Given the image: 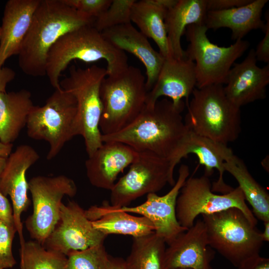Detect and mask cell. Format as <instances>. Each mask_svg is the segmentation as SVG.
I'll list each match as a JSON object with an SVG mask.
<instances>
[{
  "mask_svg": "<svg viewBox=\"0 0 269 269\" xmlns=\"http://www.w3.org/2000/svg\"><path fill=\"white\" fill-rule=\"evenodd\" d=\"M184 108L163 98L152 106H145L137 117L120 131L102 135L103 142L117 141L136 151H149L168 159L174 170L180 161L189 131L181 114Z\"/></svg>",
  "mask_w": 269,
  "mask_h": 269,
  "instance_id": "6da1fadb",
  "label": "cell"
},
{
  "mask_svg": "<svg viewBox=\"0 0 269 269\" xmlns=\"http://www.w3.org/2000/svg\"><path fill=\"white\" fill-rule=\"evenodd\" d=\"M95 19L61 0H40L18 54L22 71L33 77L46 75V61L51 47L67 33L93 25Z\"/></svg>",
  "mask_w": 269,
  "mask_h": 269,
  "instance_id": "7a4b0ae2",
  "label": "cell"
},
{
  "mask_svg": "<svg viewBox=\"0 0 269 269\" xmlns=\"http://www.w3.org/2000/svg\"><path fill=\"white\" fill-rule=\"evenodd\" d=\"M76 59L86 63L105 60L107 76L119 73L129 66L125 52L110 44L93 25L84 26L61 36L48 53L46 75L54 88L60 87L61 73Z\"/></svg>",
  "mask_w": 269,
  "mask_h": 269,
  "instance_id": "3957f363",
  "label": "cell"
},
{
  "mask_svg": "<svg viewBox=\"0 0 269 269\" xmlns=\"http://www.w3.org/2000/svg\"><path fill=\"white\" fill-rule=\"evenodd\" d=\"M184 123L192 132L227 144L241 131L240 108L228 98L222 85L195 88Z\"/></svg>",
  "mask_w": 269,
  "mask_h": 269,
  "instance_id": "277c9868",
  "label": "cell"
},
{
  "mask_svg": "<svg viewBox=\"0 0 269 269\" xmlns=\"http://www.w3.org/2000/svg\"><path fill=\"white\" fill-rule=\"evenodd\" d=\"M146 79L133 66L108 75L100 87L102 112L99 128L102 135L117 133L131 124L145 106Z\"/></svg>",
  "mask_w": 269,
  "mask_h": 269,
  "instance_id": "5b68a950",
  "label": "cell"
},
{
  "mask_svg": "<svg viewBox=\"0 0 269 269\" xmlns=\"http://www.w3.org/2000/svg\"><path fill=\"white\" fill-rule=\"evenodd\" d=\"M209 245L238 267L260 255L264 241L259 231L239 209L202 215Z\"/></svg>",
  "mask_w": 269,
  "mask_h": 269,
  "instance_id": "8992f818",
  "label": "cell"
},
{
  "mask_svg": "<svg viewBox=\"0 0 269 269\" xmlns=\"http://www.w3.org/2000/svg\"><path fill=\"white\" fill-rule=\"evenodd\" d=\"M107 75L106 68L96 65L86 68L72 65L69 75L59 83L60 87L76 100L79 135L84 139L88 156L103 143L99 128L103 109L100 87Z\"/></svg>",
  "mask_w": 269,
  "mask_h": 269,
  "instance_id": "52a82bcc",
  "label": "cell"
},
{
  "mask_svg": "<svg viewBox=\"0 0 269 269\" xmlns=\"http://www.w3.org/2000/svg\"><path fill=\"white\" fill-rule=\"evenodd\" d=\"M26 127L29 137L48 143L46 158L52 159L66 142L79 135L75 97L61 87L55 89L43 106H34Z\"/></svg>",
  "mask_w": 269,
  "mask_h": 269,
  "instance_id": "ba28073f",
  "label": "cell"
},
{
  "mask_svg": "<svg viewBox=\"0 0 269 269\" xmlns=\"http://www.w3.org/2000/svg\"><path fill=\"white\" fill-rule=\"evenodd\" d=\"M208 30L205 24H192L184 33L189 42L185 55L195 63L197 88L226 84L232 65L250 46L243 39L228 47L219 46L210 41Z\"/></svg>",
  "mask_w": 269,
  "mask_h": 269,
  "instance_id": "9c48e42d",
  "label": "cell"
},
{
  "mask_svg": "<svg viewBox=\"0 0 269 269\" xmlns=\"http://www.w3.org/2000/svg\"><path fill=\"white\" fill-rule=\"evenodd\" d=\"M231 208L240 210L255 227L257 220L248 207L238 186L228 193L217 194L212 190L208 176L190 177L181 187L176 204V215L180 225L188 229L199 215H209Z\"/></svg>",
  "mask_w": 269,
  "mask_h": 269,
  "instance_id": "30bf717a",
  "label": "cell"
},
{
  "mask_svg": "<svg viewBox=\"0 0 269 269\" xmlns=\"http://www.w3.org/2000/svg\"><path fill=\"white\" fill-rule=\"evenodd\" d=\"M137 152L128 172L110 190L112 206H128L138 198L159 191L167 183L173 186L175 183L168 159L149 151Z\"/></svg>",
  "mask_w": 269,
  "mask_h": 269,
  "instance_id": "8fae6325",
  "label": "cell"
},
{
  "mask_svg": "<svg viewBox=\"0 0 269 269\" xmlns=\"http://www.w3.org/2000/svg\"><path fill=\"white\" fill-rule=\"evenodd\" d=\"M28 182L33 211L25 224L30 237L43 245L59 220L63 198L74 196L77 188L64 175L34 176Z\"/></svg>",
  "mask_w": 269,
  "mask_h": 269,
  "instance_id": "7c38bea8",
  "label": "cell"
},
{
  "mask_svg": "<svg viewBox=\"0 0 269 269\" xmlns=\"http://www.w3.org/2000/svg\"><path fill=\"white\" fill-rule=\"evenodd\" d=\"M107 237L94 227L85 210L69 201L66 205L62 203L59 220L43 246L67 256L72 251L103 244Z\"/></svg>",
  "mask_w": 269,
  "mask_h": 269,
  "instance_id": "4fadbf2b",
  "label": "cell"
},
{
  "mask_svg": "<svg viewBox=\"0 0 269 269\" xmlns=\"http://www.w3.org/2000/svg\"><path fill=\"white\" fill-rule=\"evenodd\" d=\"M189 175L188 166L182 164L179 168L178 178L174 185L165 195L159 196L156 193H149L146 195V200L139 205L117 208L147 218L154 227V233L168 245L188 229L182 227L177 219L176 204L180 190Z\"/></svg>",
  "mask_w": 269,
  "mask_h": 269,
  "instance_id": "5bb4252c",
  "label": "cell"
},
{
  "mask_svg": "<svg viewBox=\"0 0 269 269\" xmlns=\"http://www.w3.org/2000/svg\"><path fill=\"white\" fill-rule=\"evenodd\" d=\"M39 158L38 152L30 145H19L6 158L0 179V191L5 196H9L11 201L14 223L19 235L20 249L23 248L25 242L21 215L29 204L26 173Z\"/></svg>",
  "mask_w": 269,
  "mask_h": 269,
  "instance_id": "9a60e30c",
  "label": "cell"
},
{
  "mask_svg": "<svg viewBox=\"0 0 269 269\" xmlns=\"http://www.w3.org/2000/svg\"><path fill=\"white\" fill-rule=\"evenodd\" d=\"M166 248L165 269H213L214 250L209 245L202 219L181 233Z\"/></svg>",
  "mask_w": 269,
  "mask_h": 269,
  "instance_id": "2e32d148",
  "label": "cell"
},
{
  "mask_svg": "<svg viewBox=\"0 0 269 269\" xmlns=\"http://www.w3.org/2000/svg\"><path fill=\"white\" fill-rule=\"evenodd\" d=\"M196 82L194 61L186 57L166 58L155 83L147 94L145 105L152 106L163 96L170 98L176 107L184 108L183 99L188 105Z\"/></svg>",
  "mask_w": 269,
  "mask_h": 269,
  "instance_id": "e0dca14e",
  "label": "cell"
},
{
  "mask_svg": "<svg viewBox=\"0 0 269 269\" xmlns=\"http://www.w3.org/2000/svg\"><path fill=\"white\" fill-rule=\"evenodd\" d=\"M230 69L224 92L228 98L241 108L266 97L269 84V64L263 67L257 65L255 50L251 49L240 63H235Z\"/></svg>",
  "mask_w": 269,
  "mask_h": 269,
  "instance_id": "ac0fdd59",
  "label": "cell"
},
{
  "mask_svg": "<svg viewBox=\"0 0 269 269\" xmlns=\"http://www.w3.org/2000/svg\"><path fill=\"white\" fill-rule=\"evenodd\" d=\"M137 153L122 142H104L85 162L89 182L96 187L111 190L118 175L131 165Z\"/></svg>",
  "mask_w": 269,
  "mask_h": 269,
  "instance_id": "d6986e66",
  "label": "cell"
},
{
  "mask_svg": "<svg viewBox=\"0 0 269 269\" xmlns=\"http://www.w3.org/2000/svg\"><path fill=\"white\" fill-rule=\"evenodd\" d=\"M101 33L113 46L130 53L143 63L146 71V87L149 91L157 80L165 58L153 48L147 38L131 23L107 29Z\"/></svg>",
  "mask_w": 269,
  "mask_h": 269,
  "instance_id": "ffe728a7",
  "label": "cell"
},
{
  "mask_svg": "<svg viewBox=\"0 0 269 269\" xmlns=\"http://www.w3.org/2000/svg\"><path fill=\"white\" fill-rule=\"evenodd\" d=\"M40 0H9L0 25V67L18 55Z\"/></svg>",
  "mask_w": 269,
  "mask_h": 269,
  "instance_id": "44dd1931",
  "label": "cell"
},
{
  "mask_svg": "<svg viewBox=\"0 0 269 269\" xmlns=\"http://www.w3.org/2000/svg\"><path fill=\"white\" fill-rule=\"evenodd\" d=\"M87 218L95 228L104 235L118 234L137 238L154 232V227L147 218L132 215L112 206L108 201L85 210Z\"/></svg>",
  "mask_w": 269,
  "mask_h": 269,
  "instance_id": "7402d4cb",
  "label": "cell"
},
{
  "mask_svg": "<svg viewBox=\"0 0 269 269\" xmlns=\"http://www.w3.org/2000/svg\"><path fill=\"white\" fill-rule=\"evenodd\" d=\"M268 0H252L238 7L222 10L208 11L205 24L209 29L216 30L228 28L232 31V39L243 38L253 30H263L265 22L262 19V11Z\"/></svg>",
  "mask_w": 269,
  "mask_h": 269,
  "instance_id": "603a6c76",
  "label": "cell"
},
{
  "mask_svg": "<svg viewBox=\"0 0 269 269\" xmlns=\"http://www.w3.org/2000/svg\"><path fill=\"white\" fill-rule=\"evenodd\" d=\"M233 153L227 144L218 142L189 131L186 137L181 153V158L189 154H194L199 159L200 164L205 167V175L209 177L216 169L219 176L213 184L212 190L225 194L233 188L227 185L224 181L225 171L224 164L226 158Z\"/></svg>",
  "mask_w": 269,
  "mask_h": 269,
  "instance_id": "cb8c5ba5",
  "label": "cell"
},
{
  "mask_svg": "<svg viewBox=\"0 0 269 269\" xmlns=\"http://www.w3.org/2000/svg\"><path fill=\"white\" fill-rule=\"evenodd\" d=\"M206 0H178L166 13L165 24L171 57H185L181 38L189 25L205 24L207 12Z\"/></svg>",
  "mask_w": 269,
  "mask_h": 269,
  "instance_id": "d4e9b609",
  "label": "cell"
},
{
  "mask_svg": "<svg viewBox=\"0 0 269 269\" xmlns=\"http://www.w3.org/2000/svg\"><path fill=\"white\" fill-rule=\"evenodd\" d=\"M34 105L31 93L21 89L16 92L0 93V140L12 144L26 126Z\"/></svg>",
  "mask_w": 269,
  "mask_h": 269,
  "instance_id": "484cf974",
  "label": "cell"
},
{
  "mask_svg": "<svg viewBox=\"0 0 269 269\" xmlns=\"http://www.w3.org/2000/svg\"><path fill=\"white\" fill-rule=\"evenodd\" d=\"M167 11L154 0H135L131 11V22L135 24L144 36L154 41L165 59L171 57L165 24Z\"/></svg>",
  "mask_w": 269,
  "mask_h": 269,
  "instance_id": "4316f807",
  "label": "cell"
},
{
  "mask_svg": "<svg viewBox=\"0 0 269 269\" xmlns=\"http://www.w3.org/2000/svg\"><path fill=\"white\" fill-rule=\"evenodd\" d=\"M224 166L238 182L254 215L263 222L269 221V193L253 177L243 161L232 153L225 160Z\"/></svg>",
  "mask_w": 269,
  "mask_h": 269,
  "instance_id": "83f0119b",
  "label": "cell"
},
{
  "mask_svg": "<svg viewBox=\"0 0 269 269\" xmlns=\"http://www.w3.org/2000/svg\"><path fill=\"white\" fill-rule=\"evenodd\" d=\"M166 243L154 232L134 238L126 263L129 269H165Z\"/></svg>",
  "mask_w": 269,
  "mask_h": 269,
  "instance_id": "f1b7e54d",
  "label": "cell"
},
{
  "mask_svg": "<svg viewBox=\"0 0 269 269\" xmlns=\"http://www.w3.org/2000/svg\"><path fill=\"white\" fill-rule=\"evenodd\" d=\"M21 269H65L66 256L45 248L34 240L25 242L20 249Z\"/></svg>",
  "mask_w": 269,
  "mask_h": 269,
  "instance_id": "f546056e",
  "label": "cell"
},
{
  "mask_svg": "<svg viewBox=\"0 0 269 269\" xmlns=\"http://www.w3.org/2000/svg\"><path fill=\"white\" fill-rule=\"evenodd\" d=\"M65 269H107L109 255L104 244L82 251H74L67 255Z\"/></svg>",
  "mask_w": 269,
  "mask_h": 269,
  "instance_id": "4dcf8cb0",
  "label": "cell"
},
{
  "mask_svg": "<svg viewBox=\"0 0 269 269\" xmlns=\"http://www.w3.org/2000/svg\"><path fill=\"white\" fill-rule=\"evenodd\" d=\"M135 0H112L109 7L95 19L93 26L99 31L131 23V11Z\"/></svg>",
  "mask_w": 269,
  "mask_h": 269,
  "instance_id": "1f68e13d",
  "label": "cell"
},
{
  "mask_svg": "<svg viewBox=\"0 0 269 269\" xmlns=\"http://www.w3.org/2000/svg\"><path fill=\"white\" fill-rule=\"evenodd\" d=\"M17 232L14 224L0 221V269L12 268L16 263L12 252V244Z\"/></svg>",
  "mask_w": 269,
  "mask_h": 269,
  "instance_id": "d6a6232c",
  "label": "cell"
},
{
  "mask_svg": "<svg viewBox=\"0 0 269 269\" xmlns=\"http://www.w3.org/2000/svg\"><path fill=\"white\" fill-rule=\"evenodd\" d=\"M80 13L96 19L110 6L112 0H61Z\"/></svg>",
  "mask_w": 269,
  "mask_h": 269,
  "instance_id": "836d02e7",
  "label": "cell"
},
{
  "mask_svg": "<svg viewBox=\"0 0 269 269\" xmlns=\"http://www.w3.org/2000/svg\"><path fill=\"white\" fill-rule=\"evenodd\" d=\"M266 21L263 30L265 35L255 50L257 61L269 63V13H266Z\"/></svg>",
  "mask_w": 269,
  "mask_h": 269,
  "instance_id": "e575fe53",
  "label": "cell"
},
{
  "mask_svg": "<svg viewBox=\"0 0 269 269\" xmlns=\"http://www.w3.org/2000/svg\"><path fill=\"white\" fill-rule=\"evenodd\" d=\"M252 0H206L207 11L222 10L244 6Z\"/></svg>",
  "mask_w": 269,
  "mask_h": 269,
  "instance_id": "d590c367",
  "label": "cell"
},
{
  "mask_svg": "<svg viewBox=\"0 0 269 269\" xmlns=\"http://www.w3.org/2000/svg\"><path fill=\"white\" fill-rule=\"evenodd\" d=\"M0 221L8 224H14L12 207L6 196L3 195L0 191Z\"/></svg>",
  "mask_w": 269,
  "mask_h": 269,
  "instance_id": "8d00e7d4",
  "label": "cell"
},
{
  "mask_svg": "<svg viewBox=\"0 0 269 269\" xmlns=\"http://www.w3.org/2000/svg\"><path fill=\"white\" fill-rule=\"evenodd\" d=\"M237 269H269V259L258 255L244 262Z\"/></svg>",
  "mask_w": 269,
  "mask_h": 269,
  "instance_id": "74e56055",
  "label": "cell"
},
{
  "mask_svg": "<svg viewBox=\"0 0 269 269\" xmlns=\"http://www.w3.org/2000/svg\"><path fill=\"white\" fill-rule=\"evenodd\" d=\"M15 72L12 69L0 67V93L6 92L7 84L15 78Z\"/></svg>",
  "mask_w": 269,
  "mask_h": 269,
  "instance_id": "f35d334b",
  "label": "cell"
},
{
  "mask_svg": "<svg viewBox=\"0 0 269 269\" xmlns=\"http://www.w3.org/2000/svg\"><path fill=\"white\" fill-rule=\"evenodd\" d=\"M107 269H129V268L125 260L109 255Z\"/></svg>",
  "mask_w": 269,
  "mask_h": 269,
  "instance_id": "ab89813d",
  "label": "cell"
},
{
  "mask_svg": "<svg viewBox=\"0 0 269 269\" xmlns=\"http://www.w3.org/2000/svg\"><path fill=\"white\" fill-rule=\"evenodd\" d=\"M12 144H4L0 140V156L7 158L11 153Z\"/></svg>",
  "mask_w": 269,
  "mask_h": 269,
  "instance_id": "60d3db41",
  "label": "cell"
},
{
  "mask_svg": "<svg viewBox=\"0 0 269 269\" xmlns=\"http://www.w3.org/2000/svg\"><path fill=\"white\" fill-rule=\"evenodd\" d=\"M264 229L263 232L261 233L262 239L264 242L269 241V221L264 222Z\"/></svg>",
  "mask_w": 269,
  "mask_h": 269,
  "instance_id": "b9f144b4",
  "label": "cell"
},
{
  "mask_svg": "<svg viewBox=\"0 0 269 269\" xmlns=\"http://www.w3.org/2000/svg\"><path fill=\"white\" fill-rule=\"evenodd\" d=\"M6 158H7L0 156V179L1 175L2 174V173L3 171V169L6 164Z\"/></svg>",
  "mask_w": 269,
  "mask_h": 269,
  "instance_id": "7bdbcfd3",
  "label": "cell"
},
{
  "mask_svg": "<svg viewBox=\"0 0 269 269\" xmlns=\"http://www.w3.org/2000/svg\"></svg>",
  "mask_w": 269,
  "mask_h": 269,
  "instance_id": "ee69618b",
  "label": "cell"
}]
</instances>
